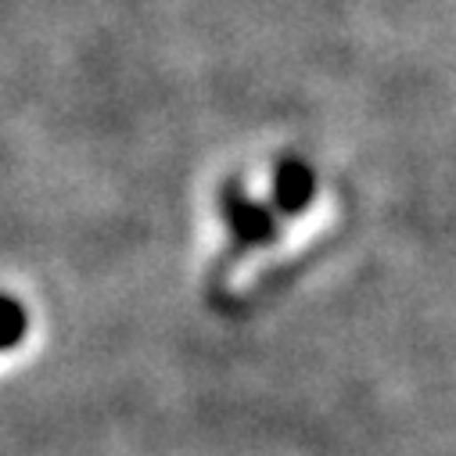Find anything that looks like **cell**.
Listing matches in <instances>:
<instances>
[{"instance_id":"1","label":"cell","mask_w":456,"mask_h":456,"mask_svg":"<svg viewBox=\"0 0 456 456\" xmlns=\"http://www.w3.org/2000/svg\"><path fill=\"white\" fill-rule=\"evenodd\" d=\"M219 205H223L226 231H231L238 248L277 241V219H273V212L263 201H256L241 183H226L223 194H219Z\"/></svg>"},{"instance_id":"2","label":"cell","mask_w":456,"mask_h":456,"mask_svg":"<svg viewBox=\"0 0 456 456\" xmlns=\"http://www.w3.org/2000/svg\"><path fill=\"white\" fill-rule=\"evenodd\" d=\"M273 201L288 216H298L313 201V176L302 162H281L273 176Z\"/></svg>"},{"instance_id":"3","label":"cell","mask_w":456,"mask_h":456,"mask_svg":"<svg viewBox=\"0 0 456 456\" xmlns=\"http://www.w3.org/2000/svg\"><path fill=\"white\" fill-rule=\"evenodd\" d=\"M26 330H29V316H26L22 302L12 295H0V353L15 349L26 338Z\"/></svg>"}]
</instances>
